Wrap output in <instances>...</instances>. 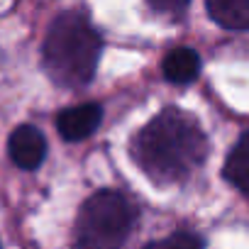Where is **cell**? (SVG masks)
<instances>
[{
	"instance_id": "6",
	"label": "cell",
	"mask_w": 249,
	"mask_h": 249,
	"mask_svg": "<svg viewBox=\"0 0 249 249\" xmlns=\"http://www.w3.org/2000/svg\"><path fill=\"white\" fill-rule=\"evenodd\" d=\"M161 71H164L166 81H171V83H191V81H196L198 73H200V56H198V52L191 49V47L171 49V52L164 56Z\"/></svg>"
},
{
	"instance_id": "7",
	"label": "cell",
	"mask_w": 249,
	"mask_h": 249,
	"mask_svg": "<svg viewBox=\"0 0 249 249\" xmlns=\"http://www.w3.org/2000/svg\"><path fill=\"white\" fill-rule=\"evenodd\" d=\"M210 18L225 30H249V0H205Z\"/></svg>"
},
{
	"instance_id": "5",
	"label": "cell",
	"mask_w": 249,
	"mask_h": 249,
	"mask_svg": "<svg viewBox=\"0 0 249 249\" xmlns=\"http://www.w3.org/2000/svg\"><path fill=\"white\" fill-rule=\"evenodd\" d=\"M8 149H10V159L15 161V166H20L25 171H35L42 166V161L47 157V140L32 124H20L10 135Z\"/></svg>"
},
{
	"instance_id": "4",
	"label": "cell",
	"mask_w": 249,
	"mask_h": 249,
	"mask_svg": "<svg viewBox=\"0 0 249 249\" xmlns=\"http://www.w3.org/2000/svg\"><path fill=\"white\" fill-rule=\"evenodd\" d=\"M100 120H103V107L98 103H81L59 112L56 130L66 142H78L98 130Z\"/></svg>"
},
{
	"instance_id": "9",
	"label": "cell",
	"mask_w": 249,
	"mask_h": 249,
	"mask_svg": "<svg viewBox=\"0 0 249 249\" xmlns=\"http://www.w3.org/2000/svg\"><path fill=\"white\" fill-rule=\"evenodd\" d=\"M191 0H149V5L159 13H181Z\"/></svg>"
},
{
	"instance_id": "2",
	"label": "cell",
	"mask_w": 249,
	"mask_h": 249,
	"mask_svg": "<svg viewBox=\"0 0 249 249\" xmlns=\"http://www.w3.org/2000/svg\"><path fill=\"white\" fill-rule=\"evenodd\" d=\"M103 52L98 30L83 13H61L47 30L42 61L49 78L64 88H81L93 81Z\"/></svg>"
},
{
	"instance_id": "3",
	"label": "cell",
	"mask_w": 249,
	"mask_h": 249,
	"mask_svg": "<svg viewBox=\"0 0 249 249\" xmlns=\"http://www.w3.org/2000/svg\"><path fill=\"white\" fill-rule=\"evenodd\" d=\"M137 220L135 205L117 191L93 193L76 220V244L88 249L120 247Z\"/></svg>"
},
{
	"instance_id": "1",
	"label": "cell",
	"mask_w": 249,
	"mask_h": 249,
	"mask_svg": "<svg viewBox=\"0 0 249 249\" xmlns=\"http://www.w3.org/2000/svg\"><path fill=\"white\" fill-rule=\"evenodd\" d=\"M208 154V140L200 124L181 112L164 110L137 135L132 159L157 183H181L198 171Z\"/></svg>"
},
{
	"instance_id": "10",
	"label": "cell",
	"mask_w": 249,
	"mask_h": 249,
	"mask_svg": "<svg viewBox=\"0 0 249 249\" xmlns=\"http://www.w3.org/2000/svg\"><path fill=\"white\" fill-rule=\"evenodd\" d=\"M159 244H188V247H200L203 244V239H198V237H193V234H171V237H166V239H161Z\"/></svg>"
},
{
	"instance_id": "8",
	"label": "cell",
	"mask_w": 249,
	"mask_h": 249,
	"mask_svg": "<svg viewBox=\"0 0 249 249\" xmlns=\"http://www.w3.org/2000/svg\"><path fill=\"white\" fill-rule=\"evenodd\" d=\"M225 178L237 191L249 196V132L242 135L239 142L234 144V149L230 152V157L225 161Z\"/></svg>"
}]
</instances>
